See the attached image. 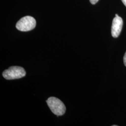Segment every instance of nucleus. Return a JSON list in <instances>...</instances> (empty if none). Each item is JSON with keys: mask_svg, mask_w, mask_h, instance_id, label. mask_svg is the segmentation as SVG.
<instances>
[{"mask_svg": "<svg viewBox=\"0 0 126 126\" xmlns=\"http://www.w3.org/2000/svg\"><path fill=\"white\" fill-rule=\"evenodd\" d=\"M46 102L54 114L57 116H61L65 112L66 108L65 105L58 98L54 97H50L47 100Z\"/></svg>", "mask_w": 126, "mask_h": 126, "instance_id": "obj_1", "label": "nucleus"}, {"mask_svg": "<svg viewBox=\"0 0 126 126\" xmlns=\"http://www.w3.org/2000/svg\"><path fill=\"white\" fill-rule=\"evenodd\" d=\"M2 75L7 80L19 79L26 75V72L23 67L14 66L5 70L2 73Z\"/></svg>", "mask_w": 126, "mask_h": 126, "instance_id": "obj_2", "label": "nucleus"}, {"mask_svg": "<svg viewBox=\"0 0 126 126\" xmlns=\"http://www.w3.org/2000/svg\"><path fill=\"white\" fill-rule=\"evenodd\" d=\"M36 26V20L31 16H26L18 21L16 24V28L21 32H28L33 30Z\"/></svg>", "mask_w": 126, "mask_h": 126, "instance_id": "obj_3", "label": "nucleus"}, {"mask_svg": "<svg viewBox=\"0 0 126 126\" xmlns=\"http://www.w3.org/2000/svg\"><path fill=\"white\" fill-rule=\"evenodd\" d=\"M123 20L121 17L117 16L113 18L111 28L112 36L114 38L119 36L122 28Z\"/></svg>", "mask_w": 126, "mask_h": 126, "instance_id": "obj_4", "label": "nucleus"}, {"mask_svg": "<svg viewBox=\"0 0 126 126\" xmlns=\"http://www.w3.org/2000/svg\"><path fill=\"white\" fill-rule=\"evenodd\" d=\"M90 2L92 4H95L99 0H89Z\"/></svg>", "mask_w": 126, "mask_h": 126, "instance_id": "obj_5", "label": "nucleus"}, {"mask_svg": "<svg viewBox=\"0 0 126 126\" xmlns=\"http://www.w3.org/2000/svg\"><path fill=\"white\" fill-rule=\"evenodd\" d=\"M123 61H124V65L126 66V52H125V53L124 58H123Z\"/></svg>", "mask_w": 126, "mask_h": 126, "instance_id": "obj_6", "label": "nucleus"}, {"mask_svg": "<svg viewBox=\"0 0 126 126\" xmlns=\"http://www.w3.org/2000/svg\"><path fill=\"white\" fill-rule=\"evenodd\" d=\"M123 3L124 4V5L126 7V0H121Z\"/></svg>", "mask_w": 126, "mask_h": 126, "instance_id": "obj_7", "label": "nucleus"}, {"mask_svg": "<svg viewBox=\"0 0 126 126\" xmlns=\"http://www.w3.org/2000/svg\"><path fill=\"white\" fill-rule=\"evenodd\" d=\"M118 125H113V126H117Z\"/></svg>", "mask_w": 126, "mask_h": 126, "instance_id": "obj_8", "label": "nucleus"}]
</instances>
